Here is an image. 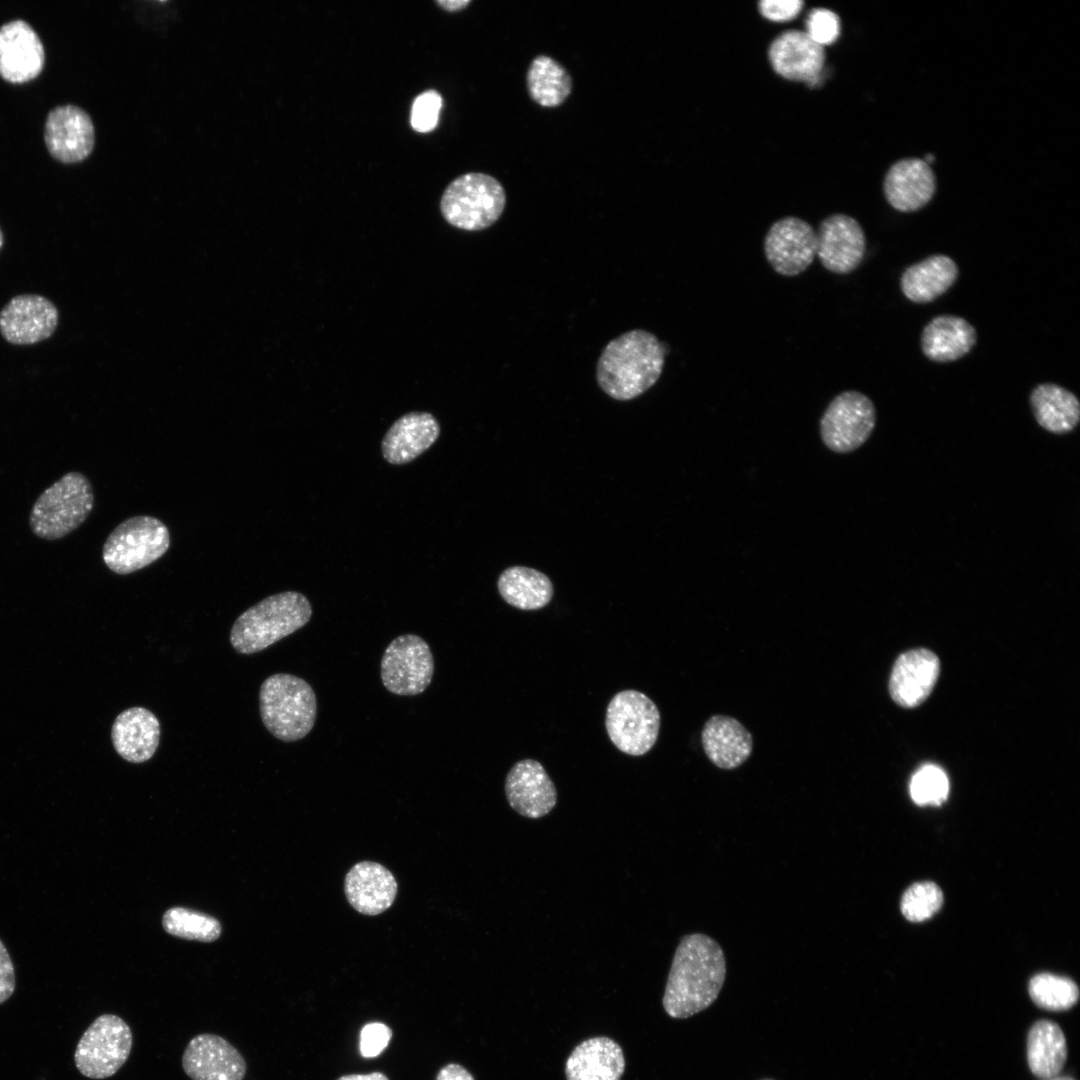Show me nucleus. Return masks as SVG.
Wrapping results in <instances>:
<instances>
[{"mask_svg": "<svg viewBox=\"0 0 1080 1080\" xmlns=\"http://www.w3.org/2000/svg\"><path fill=\"white\" fill-rule=\"evenodd\" d=\"M726 977L721 946L710 936L692 933L681 938L672 960L663 1007L672 1018H688L709 1007Z\"/></svg>", "mask_w": 1080, "mask_h": 1080, "instance_id": "f257e3e1", "label": "nucleus"}, {"mask_svg": "<svg viewBox=\"0 0 1080 1080\" xmlns=\"http://www.w3.org/2000/svg\"><path fill=\"white\" fill-rule=\"evenodd\" d=\"M665 347L651 332L632 329L612 339L596 365V380L609 397L628 401L656 384L665 365Z\"/></svg>", "mask_w": 1080, "mask_h": 1080, "instance_id": "f03ea898", "label": "nucleus"}, {"mask_svg": "<svg viewBox=\"0 0 1080 1080\" xmlns=\"http://www.w3.org/2000/svg\"><path fill=\"white\" fill-rule=\"evenodd\" d=\"M311 616V604L302 593H277L238 616L230 631V643L240 654L258 653L305 626Z\"/></svg>", "mask_w": 1080, "mask_h": 1080, "instance_id": "7ed1b4c3", "label": "nucleus"}, {"mask_svg": "<svg viewBox=\"0 0 1080 1080\" xmlns=\"http://www.w3.org/2000/svg\"><path fill=\"white\" fill-rule=\"evenodd\" d=\"M259 709L264 726L275 738L294 742L312 730L317 700L308 682L292 674L277 673L261 684Z\"/></svg>", "mask_w": 1080, "mask_h": 1080, "instance_id": "20e7f679", "label": "nucleus"}, {"mask_svg": "<svg viewBox=\"0 0 1080 1080\" xmlns=\"http://www.w3.org/2000/svg\"><path fill=\"white\" fill-rule=\"evenodd\" d=\"M93 505L88 478L80 472H68L37 498L29 516L30 528L39 538L60 539L87 519Z\"/></svg>", "mask_w": 1080, "mask_h": 1080, "instance_id": "39448f33", "label": "nucleus"}, {"mask_svg": "<svg viewBox=\"0 0 1080 1080\" xmlns=\"http://www.w3.org/2000/svg\"><path fill=\"white\" fill-rule=\"evenodd\" d=\"M506 193L493 176L470 172L448 184L440 211L448 224L465 231H481L496 223L504 212Z\"/></svg>", "mask_w": 1080, "mask_h": 1080, "instance_id": "423d86ee", "label": "nucleus"}, {"mask_svg": "<svg viewBox=\"0 0 1080 1080\" xmlns=\"http://www.w3.org/2000/svg\"><path fill=\"white\" fill-rule=\"evenodd\" d=\"M170 547V533L158 518L133 516L121 522L107 537L102 549L105 565L126 575L152 564Z\"/></svg>", "mask_w": 1080, "mask_h": 1080, "instance_id": "0eeeda50", "label": "nucleus"}, {"mask_svg": "<svg viewBox=\"0 0 1080 1080\" xmlns=\"http://www.w3.org/2000/svg\"><path fill=\"white\" fill-rule=\"evenodd\" d=\"M661 717L656 704L637 690H623L610 700L605 727L611 742L621 752L641 756L657 741Z\"/></svg>", "mask_w": 1080, "mask_h": 1080, "instance_id": "6e6552de", "label": "nucleus"}, {"mask_svg": "<svg viewBox=\"0 0 1080 1080\" xmlns=\"http://www.w3.org/2000/svg\"><path fill=\"white\" fill-rule=\"evenodd\" d=\"M132 1045L131 1029L121 1017L100 1015L85 1030L76 1046V1068L87 1078L111 1077L127 1061Z\"/></svg>", "mask_w": 1080, "mask_h": 1080, "instance_id": "1a4fd4ad", "label": "nucleus"}, {"mask_svg": "<svg viewBox=\"0 0 1080 1080\" xmlns=\"http://www.w3.org/2000/svg\"><path fill=\"white\" fill-rule=\"evenodd\" d=\"M875 424L872 400L859 391H843L826 407L820 419V436L831 451L849 453L866 442Z\"/></svg>", "mask_w": 1080, "mask_h": 1080, "instance_id": "9d476101", "label": "nucleus"}, {"mask_svg": "<svg viewBox=\"0 0 1080 1080\" xmlns=\"http://www.w3.org/2000/svg\"><path fill=\"white\" fill-rule=\"evenodd\" d=\"M434 672L433 655L421 637L405 634L393 639L381 660V680L391 693L414 696L426 690Z\"/></svg>", "mask_w": 1080, "mask_h": 1080, "instance_id": "9b49d317", "label": "nucleus"}, {"mask_svg": "<svg viewBox=\"0 0 1080 1080\" xmlns=\"http://www.w3.org/2000/svg\"><path fill=\"white\" fill-rule=\"evenodd\" d=\"M817 253L815 229L805 220L788 216L774 222L764 238V254L775 272L794 277L804 272Z\"/></svg>", "mask_w": 1080, "mask_h": 1080, "instance_id": "f8f14e48", "label": "nucleus"}, {"mask_svg": "<svg viewBox=\"0 0 1080 1080\" xmlns=\"http://www.w3.org/2000/svg\"><path fill=\"white\" fill-rule=\"evenodd\" d=\"M44 141L49 154L57 161L81 162L93 151L94 125L89 114L73 104L60 105L47 115Z\"/></svg>", "mask_w": 1080, "mask_h": 1080, "instance_id": "ddd939ff", "label": "nucleus"}, {"mask_svg": "<svg viewBox=\"0 0 1080 1080\" xmlns=\"http://www.w3.org/2000/svg\"><path fill=\"white\" fill-rule=\"evenodd\" d=\"M817 236V253L822 266L835 274H849L859 267L866 251V237L860 223L853 217L836 213L821 221Z\"/></svg>", "mask_w": 1080, "mask_h": 1080, "instance_id": "4468645a", "label": "nucleus"}, {"mask_svg": "<svg viewBox=\"0 0 1080 1080\" xmlns=\"http://www.w3.org/2000/svg\"><path fill=\"white\" fill-rule=\"evenodd\" d=\"M182 1068L192 1080H243L247 1072L241 1053L226 1039L211 1033L198 1034L188 1042Z\"/></svg>", "mask_w": 1080, "mask_h": 1080, "instance_id": "2eb2a0df", "label": "nucleus"}, {"mask_svg": "<svg viewBox=\"0 0 1080 1080\" xmlns=\"http://www.w3.org/2000/svg\"><path fill=\"white\" fill-rule=\"evenodd\" d=\"M768 59L773 70L785 79L802 81L809 87L822 81L824 47L805 31L792 29L779 34L769 45Z\"/></svg>", "mask_w": 1080, "mask_h": 1080, "instance_id": "dca6fc26", "label": "nucleus"}, {"mask_svg": "<svg viewBox=\"0 0 1080 1080\" xmlns=\"http://www.w3.org/2000/svg\"><path fill=\"white\" fill-rule=\"evenodd\" d=\"M510 807L523 817L538 819L557 803V790L543 765L534 759L517 761L504 784Z\"/></svg>", "mask_w": 1080, "mask_h": 1080, "instance_id": "f3484780", "label": "nucleus"}, {"mask_svg": "<svg viewBox=\"0 0 1080 1080\" xmlns=\"http://www.w3.org/2000/svg\"><path fill=\"white\" fill-rule=\"evenodd\" d=\"M57 323V308L40 295L15 296L0 311V332L12 344L29 345L47 339Z\"/></svg>", "mask_w": 1080, "mask_h": 1080, "instance_id": "a211bd4d", "label": "nucleus"}, {"mask_svg": "<svg viewBox=\"0 0 1080 1080\" xmlns=\"http://www.w3.org/2000/svg\"><path fill=\"white\" fill-rule=\"evenodd\" d=\"M45 63V51L36 31L17 19L0 27V76L20 84L36 78Z\"/></svg>", "mask_w": 1080, "mask_h": 1080, "instance_id": "6ab92c4d", "label": "nucleus"}, {"mask_svg": "<svg viewBox=\"0 0 1080 1080\" xmlns=\"http://www.w3.org/2000/svg\"><path fill=\"white\" fill-rule=\"evenodd\" d=\"M940 670L938 657L927 649L907 651L896 660L890 675L889 692L902 707L921 704L931 693Z\"/></svg>", "mask_w": 1080, "mask_h": 1080, "instance_id": "aec40b11", "label": "nucleus"}, {"mask_svg": "<svg viewBox=\"0 0 1080 1080\" xmlns=\"http://www.w3.org/2000/svg\"><path fill=\"white\" fill-rule=\"evenodd\" d=\"M344 891L349 904L357 912L374 916L392 906L398 885L386 867L377 862L362 861L347 872Z\"/></svg>", "mask_w": 1080, "mask_h": 1080, "instance_id": "412c9836", "label": "nucleus"}, {"mask_svg": "<svg viewBox=\"0 0 1080 1080\" xmlns=\"http://www.w3.org/2000/svg\"><path fill=\"white\" fill-rule=\"evenodd\" d=\"M884 194L888 203L900 212H914L924 207L933 197L935 176L924 160L902 159L893 164L884 180Z\"/></svg>", "mask_w": 1080, "mask_h": 1080, "instance_id": "4be33fe9", "label": "nucleus"}, {"mask_svg": "<svg viewBox=\"0 0 1080 1080\" xmlns=\"http://www.w3.org/2000/svg\"><path fill=\"white\" fill-rule=\"evenodd\" d=\"M440 435L437 419L428 412H410L398 418L382 440L384 459L406 464L430 448Z\"/></svg>", "mask_w": 1080, "mask_h": 1080, "instance_id": "5701e85b", "label": "nucleus"}, {"mask_svg": "<svg viewBox=\"0 0 1080 1080\" xmlns=\"http://www.w3.org/2000/svg\"><path fill=\"white\" fill-rule=\"evenodd\" d=\"M160 723L150 710L131 707L115 718L111 740L115 751L131 763H143L155 754L160 740Z\"/></svg>", "mask_w": 1080, "mask_h": 1080, "instance_id": "b1692460", "label": "nucleus"}, {"mask_svg": "<svg viewBox=\"0 0 1080 1080\" xmlns=\"http://www.w3.org/2000/svg\"><path fill=\"white\" fill-rule=\"evenodd\" d=\"M701 741L709 760L725 770L741 766L753 750L751 733L740 721L726 715H713L706 721Z\"/></svg>", "mask_w": 1080, "mask_h": 1080, "instance_id": "393cba45", "label": "nucleus"}, {"mask_svg": "<svg viewBox=\"0 0 1080 1080\" xmlns=\"http://www.w3.org/2000/svg\"><path fill=\"white\" fill-rule=\"evenodd\" d=\"M624 1069L622 1048L604 1036L589 1038L578 1044L565 1065L567 1080H620Z\"/></svg>", "mask_w": 1080, "mask_h": 1080, "instance_id": "a878e982", "label": "nucleus"}, {"mask_svg": "<svg viewBox=\"0 0 1080 1080\" xmlns=\"http://www.w3.org/2000/svg\"><path fill=\"white\" fill-rule=\"evenodd\" d=\"M977 332L966 319L950 314L938 315L923 328L920 338L923 354L934 362L956 361L970 352Z\"/></svg>", "mask_w": 1080, "mask_h": 1080, "instance_id": "bb28decb", "label": "nucleus"}, {"mask_svg": "<svg viewBox=\"0 0 1080 1080\" xmlns=\"http://www.w3.org/2000/svg\"><path fill=\"white\" fill-rule=\"evenodd\" d=\"M959 269L947 255H931L907 267L901 275L904 296L914 303H928L944 294L956 281Z\"/></svg>", "mask_w": 1080, "mask_h": 1080, "instance_id": "cd10ccee", "label": "nucleus"}, {"mask_svg": "<svg viewBox=\"0 0 1080 1080\" xmlns=\"http://www.w3.org/2000/svg\"><path fill=\"white\" fill-rule=\"evenodd\" d=\"M1037 423L1054 434L1071 432L1080 420V403L1068 389L1054 383L1037 385L1030 393Z\"/></svg>", "mask_w": 1080, "mask_h": 1080, "instance_id": "c85d7f7f", "label": "nucleus"}, {"mask_svg": "<svg viewBox=\"0 0 1080 1080\" xmlns=\"http://www.w3.org/2000/svg\"><path fill=\"white\" fill-rule=\"evenodd\" d=\"M497 588L503 600L520 610H538L553 597L551 580L542 572L524 566L509 567L498 578Z\"/></svg>", "mask_w": 1080, "mask_h": 1080, "instance_id": "c756f323", "label": "nucleus"}, {"mask_svg": "<svg viewBox=\"0 0 1080 1080\" xmlns=\"http://www.w3.org/2000/svg\"><path fill=\"white\" fill-rule=\"evenodd\" d=\"M1067 1059V1043L1059 1025L1049 1020L1035 1022L1027 1036V1061L1031 1072L1042 1079L1057 1076Z\"/></svg>", "mask_w": 1080, "mask_h": 1080, "instance_id": "7c9ffc66", "label": "nucleus"}, {"mask_svg": "<svg viewBox=\"0 0 1080 1080\" xmlns=\"http://www.w3.org/2000/svg\"><path fill=\"white\" fill-rule=\"evenodd\" d=\"M526 84L530 98L545 108L562 105L573 89L568 70L548 55L533 58L527 70Z\"/></svg>", "mask_w": 1080, "mask_h": 1080, "instance_id": "2f4dec72", "label": "nucleus"}, {"mask_svg": "<svg viewBox=\"0 0 1080 1080\" xmlns=\"http://www.w3.org/2000/svg\"><path fill=\"white\" fill-rule=\"evenodd\" d=\"M1028 992L1038 1007L1050 1011L1068 1010L1079 999V988L1072 979L1051 973H1040L1032 977Z\"/></svg>", "mask_w": 1080, "mask_h": 1080, "instance_id": "473e14b6", "label": "nucleus"}, {"mask_svg": "<svg viewBox=\"0 0 1080 1080\" xmlns=\"http://www.w3.org/2000/svg\"><path fill=\"white\" fill-rule=\"evenodd\" d=\"M162 925L169 934L186 940L212 942L221 934V925L217 919L183 907L167 910Z\"/></svg>", "mask_w": 1080, "mask_h": 1080, "instance_id": "72a5a7b5", "label": "nucleus"}, {"mask_svg": "<svg viewBox=\"0 0 1080 1080\" xmlns=\"http://www.w3.org/2000/svg\"><path fill=\"white\" fill-rule=\"evenodd\" d=\"M943 904V893L939 886L931 881L912 884L903 894L900 909L903 916L912 922H921L932 917Z\"/></svg>", "mask_w": 1080, "mask_h": 1080, "instance_id": "f704fd0d", "label": "nucleus"}, {"mask_svg": "<svg viewBox=\"0 0 1080 1080\" xmlns=\"http://www.w3.org/2000/svg\"><path fill=\"white\" fill-rule=\"evenodd\" d=\"M948 792V778L935 765L921 767L910 782V795L917 805H940L946 800Z\"/></svg>", "mask_w": 1080, "mask_h": 1080, "instance_id": "c9c22d12", "label": "nucleus"}, {"mask_svg": "<svg viewBox=\"0 0 1080 1080\" xmlns=\"http://www.w3.org/2000/svg\"><path fill=\"white\" fill-rule=\"evenodd\" d=\"M806 34L817 44L824 47L835 42L840 35V19L836 13L826 8H815L807 16Z\"/></svg>", "mask_w": 1080, "mask_h": 1080, "instance_id": "e433bc0d", "label": "nucleus"}, {"mask_svg": "<svg viewBox=\"0 0 1080 1080\" xmlns=\"http://www.w3.org/2000/svg\"><path fill=\"white\" fill-rule=\"evenodd\" d=\"M441 107L442 97L437 91L427 90L419 94L411 109L413 129L420 133L432 131L438 124Z\"/></svg>", "mask_w": 1080, "mask_h": 1080, "instance_id": "4c0bfd02", "label": "nucleus"}, {"mask_svg": "<svg viewBox=\"0 0 1080 1080\" xmlns=\"http://www.w3.org/2000/svg\"><path fill=\"white\" fill-rule=\"evenodd\" d=\"M392 1038V1030L384 1023L365 1024L360 1031L359 1049L364 1058L378 1056L387 1047Z\"/></svg>", "mask_w": 1080, "mask_h": 1080, "instance_id": "58836bf2", "label": "nucleus"}, {"mask_svg": "<svg viewBox=\"0 0 1080 1080\" xmlns=\"http://www.w3.org/2000/svg\"><path fill=\"white\" fill-rule=\"evenodd\" d=\"M801 0H762L758 3L761 15L771 21L784 22L794 19L803 7Z\"/></svg>", "mask_w": 1080, "mask_h": 1080, "instance_id": "ea45409f", "label": "nucleus"}, {"mask_svg": "<svg viewBox=\"0 0 1080 1080\" xmlns=\"http://www.w3.org/2000/svg\"><path fill=\"white\" fill-rule=\"evenodd\" d=\"M14 990V966L5 945L0 940V1004L8 1000Z\"/></svg>", "mask_w": 1080, "mask_h": 1080, "instance_id": "a19ab883", "label": "nucleus"}, {"mask_svg": "<svg viewBox=\"0 0 1080 1080\" xmlns=\"http://www.w3.org/2000/svg\"><path fill=\"white\" fill-rule=\"evenodd\" d=\"M435 1080H474V1078L463 1066L450 1063L440 1069Z\"/></svg>", "mask_w": 1080, "mask_h": 1080, "instance_id": "79ce46f5", "label": "nucleus"}, {"mask_svg": "<svg viewBox=\"0 0 1080 1080\" xmlns=\"http://www.w3.org/2000/svg\"><path fill=\"white\" fill-rule=\"evenodd\" d=\"M337 1080H389L388 1077L382 1072H372L370 1074H350L344 1075Z\"/></svg>", "mask_w": 1080, "mask_h": 1080, "instance_id": "37998d69", "label": "nucleus"}, {"mask_svg": "<svg viewBox=\"0 0 1080 1080\" xmlns=\"http://www.w3.org/2000/svg\"><path fill=\"white\" fill-rule=\"evenodd\" d=\"M436 3L442 9H444L446 11L456 12V11L463 10L467 5H469L471 3V1L470 0H457V1L440 0V1H436Z\"/></svg>", "mask_w": 1080, "mask_h": 1080, "instance_id": "c03bdc74", "label": "nucleus"}, {"mask_svg": "<svg viewBox=\"0 0 1080 1080\" xmlns=\"http://www.w3.org/2000/svg\"><path fill=\"white\" fill-rule=\"evenodd\" d=\"M1047 1080H1075V1079H1073L1072 1077H1068V1076H1061V1077L1055 1076V1077L1049 1078Z\"/></svg>", "mask_w": 1080, "mask_h": 1080, "instance_id": "a18cd8bd", "label": "nucleus"}, {"mask_svg": "<svg viewBox=\"0 0 1080 1080\" xmlns=\"http://www.w3.org/2000/svg\"><path fill=\"white\" fill-rule=\"evenodd\" d=\"M2 245H3V234H2V231L0 229V249H1Z\"/></svg>", "mask_w": 1080, "mask_h": 1080, "instance_id": "49530a36", "label": "nucleus"}]
</instances>
